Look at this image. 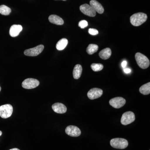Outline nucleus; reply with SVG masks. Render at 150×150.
I'll return each mask as SVG.
<instances>
[{"label": "nucleus", "mask_w": 150, "mask_h": 150, "mask_svg": "<svg viewBox=\"0 0 150 150\" xmlns=\"http://www.w3.org/2000/svg\"><path fill=\"white\" fill-rule=\"evenodd\" d=\"M68 40L66 38H64L59 40L56 45V49L59 51L64 50L68 45Z\"/></svg>", "instance_id": "18"}, {"label": "nucleus", "mask_w": 150, "mask_h": 150, "mask_svg": "<svg viewBox=\"0 0 150 150\" xmlns=\"http://www.w3.org/2000/svg\"><path fill=\"white\" fill-rule=\"evenodd\" d=\"M1 87L0 86V91H1Z\"/></svg>", "instance_id": "29"}, {"label": "nucleus", "mask_w": 150, "mask_h": 150, "mask_svg": "<svg viewBox=\"0 0 150 150\" xmlns=\"http://www.w3.org/2000/svg\"><path fill=\"white\" fill-rule=\"evenodd\" d=\"M9 150H20L18 149H17V148H14V149H10Z\"/></svg>", "instance_id": "27"}, {"label": "nucleus", "mask_w": 150, "mask_h": 150, "mask_svg": "<svg viewBox=\"0 0 150 150\" xmlns=\"http://www.w3.org/2000/svg\"><path fill=\"white\" fill-rule=\"evenodd\" d=\"M100 57L103 60L109 59L111 55V51L110 48H107L102 50L100 52Z\"/></svg>", "instance_id": "17"}, {"label": "nucleus", "mask_w": 150, "mask_h": 150, "mask_svg": "<svg viewBox=\"0 0 150 150\" xmlns=\"http://www.w3.org/2000/svg\"><path fill=\"white\" fill-rule=\"evenodd\" d=\"M65 131L67 135L71 137H78L81 134L80 129L76 126H67Z\"/></svg>", "instance_id": "10"}, {"label": "nucleus", "mask_w": 150, "mask_h": 150, "mask_svg": "<svg viewBox=\"0 0 150 150\" xmlns=\"http://www.w3.org/2000/svg\"><path fill=\"white\" fill-rule=\"evenodd\" d=\"M110 144L115 149H123L127 147L129 143L127 140L123 138H115L110 140Z\"/></svg>", "instance_id": "3"}, {"label": "nucleus", "mask_w": 150, "mask_h": 150, "mask_svg": "<svg viewBox=\"0 0 150 150\" xmlns=\"http://www.w3.org/2000/svg\"><path fill=\"white\" fill-rule=\"evenodd\" d=\"M22 29V26L20 25H13L11 26L10 29V35L12 37H16L19 34Z\"/></svg>", "instance_id": "14"}, {"label": "nucleus", "mask_w": 150, "mask_h": 150, "mask_svg": "<svg viewBox=\"0 0 150 150\" xmlns=\"http://www.w3.org/2000/svg\"><path fill=\"white\" fill-rule=\"evenodd\" d=\"M91 67L94 71L96 72L101 71L103 68V65L100 64H93Z\"/></svg>", "instance_id": "22"}, {"label": "nucleus", "mask_w": 150, "mask_h": 150, "mask_svg": "<svg viewBox=\"0 0 150 150\" xmlns=\"http://www.w3.org/2000/svg\"><path fill=\"white\" fill-rule=\"evenodd\" d=\"M103 90L98 88H93L90 90L88 92L87 96L91 100H94L99 98L103 94Z\"/></svg>", "instance_id": "11"}, {"label": "nucleus", "mask_w": 150, "mask_h": 150, "mask_svg": "<svg viewBox=\"0 0 150 150\" xmlns=\"http://www.w3.org/2000/svg\"><path fill=\"white\" fill-rule=\"evenodd\" d=\"M88 25V23L86 20L81 21L79 23V26L81 28H84L87 27Z\"/></svg>", "instance_id": "23"}, {"label": "nucleus", "mask_w": 150, "mask_h": 150, "mask_svg": "<svg viewBox=\"0 0 150 150\" xmlns=\"http://www.w3.org/2000/svg\"><path fill=\"white\" fill-rule=\"evenodd\" d=\"M135 120V115L134 112L127 111L124 112L121 117V122L123 125H127L133 123Z\"/></svg>", "instance_id": "5"}, {"label": "nucleus", "mask_w": 150, "mask_h": 150, "mask_svg": "<svg viewBox=\"0 0 150 150\" xmlns=\"http://www.w3.org/2000/svg\"><path fill=\"white\" fill-rule=\"evenodd\" d=\"M82 67L81 65L77 64L75 66L73 70V76L75 79H79L82 72Z\"/></svg>", "instance_id": "16"}, {"label": "nucleus", "mask_w": 150, "mask_h": 150, "mask_svg": "<svg viewBox=\"0 0 150 150\" xmlns=\"http://www.w3.org/2000/svg\"><path fill=\"white\" fill-rule=\"evenodd\" d=\"M124 71L126 74H129L131 72V70L128 68H126L124 69Z\"/></svg>", "instance_id": "26"}, {"label": "nucleus", "mask_w": 150, "mask_h": 150, "mask_svg": "<svg viewBox=\"0 0 150 150\" xmlns=\"http://www.w3.org/2000/svg\"><path fill=\"white\" fill-rule=\"evenodd\" d=\"M135 59L137 64L142 69H146L149 67V60L144 54L140 53H137L135 55Z\"/></svg>", "instance_id": "2"}, {"label": "nucleus", "mask_w": 150, "mask_h": 150, "mask_svg": "<svg viewBox=\"0 0 150 150\" xmlns=\"http://www.w3.org/2000/svg\"><path fill=\"white\" fill-rule=\"evenodd\" d=\"M147 16L143 13L134 14L130 17L131 24L134 26H139L146 21Z\"/></svg>", "instance_id": "1"}, {"label": "nucleus", "mask_w": 150, "mask_h": 150, "mask_svg": "<svg viewBox=\"0 0 150 150\" xmlns=\"http://www.w3.org/2000/svg\"><path fill=\"white\" fill-rule=\"evenodd\" d=\"M13 108L11 104L4 105L0 106V116L3 118H7L12 115Z\"/></svg>", "instance_id": "4"}, {"label": "nucleus", "mask_w": 150, "mask_h": 150, "mask_svg": "<svg viewBox=\"0 0 150 150\" xmlns=\"http://www.w3.org/2000/svg\"><path fill=\"white\" fill-rule=\"evenodd\" d=\"M11 11V9L5 5L0 6V13L3 15L7 16L10 14Z\"/></svg>", "instance_id": "21"}, {"label": "nucleus", "mask_w": 150, "mask_h": 150, "mask_svg": "<svg viewBox=\"0 0 150 150\" xmlns=\"http://www.w3.org/2000/svg\"><path fill=\"white\" fill-rule=\"evenodd\" d=\"M39 84L40 82L37 80L32 78H29L26 79L23 82L22 86L23 88L30 89L37 87L39 86Z\"/></svg>", "instance_id": "6"}, {"label": "nucleus", "mask_w": 150, "mask_h": 150, "mask_svg": "<svg viewBox=\"0 0 150 150\" xmlns=\"http://www.w3.org/2000/svg\"><path fill=\"white\" fill-rule=\"evenodd\" d=\"M139 91L142 94L144 95L149 94L150 93V83L144 84L139 88Z\"/></svg>", "instance_id": "19"}, {"label": "nucleus", "mask_w": 150, "mask_h": 150, "mask_svg": "<svg viewBox=\"0 0 150 150\" xmlns=\"http://www.w3.org/2000/svg\"><path fill=\"white\" fill-rule=\"evenodd\" d=\"M80 10L82 13L90 17H94L96 15V12L91 6L87 4L82 5L80 7Z\"/></svg>", "instance_id": "9"}, {"label": "nucleus", "mask_w": 150, "mask_h": 150, "mask_svg": "<svg viewBox=\"0 0 150 150\" xmlns=\"http://www.w3.org/2000/svg\"><path fill=\"white\" fill-rule=\"evenodd\" d=\"M126 103V100L121 97L114 98L109 101L110 105L115 108H121L125 105Z\"/></svg>", "instance_id": "8"}, {"label": "nucleus", "mask_w": 150, "mask_h": 150, "mask_svg": "<svg viewBox=\"0 0 150 150\" xmlns=\"http://www.w3.org/2000/svg\"><path fill=\"white\" fill-rule=\"evenodd\" d=\"M49 21L51 23L58 25H62L64 24V21L63 19L56 15H51L48 18Z\"/></svg>", "instance_id": "15"}, {"label": "nucleus", "mask_w": 150, "mask_h": 150, "mask_svg": "<svg viewBox=\"0 0 150 150\" xmlns=\"http://www.w3.org/2000/svg\"><path fill=\"white\" fill-rule=\"evenodd\" d=\"M90 5L91 6L95 11L99 14H102L104 12V9L100 3L96 0H91L90 2Z\"/></svg>", "instance_id": "13"}, {"label": "nucleus", "mask_w": 150, "mask_h": 150, "mask_svg": "<svg viewBox=\"0 0 150 150\" xmlns=\"http://www.w3.org/2000/svg\"><path fill=\"white\" fill-rule=\"evenodd\" d=\"M88 31L89 33L92 35H96L98 33V30H97L94 29V28H89Z\"/></svg>", "instance_id": "24"}, {"label": "nucleus", "mask_w": 150, "mask_h": 150, "mask_svg": "<svg viewBox=\"0 0 150 150\" xmlns=\"http://www.w3.org/2000/svg\"><path fill=\"white\" fill-rule=\"evenodd\" d=\"M62 1H67V0H62Z\"/></svg>", "instance_id": "30"}, {"label": "nucleus", "mask_w": 150, "mask_h": 150, "mask_svg": "<svg viewBox=\"0 0 150 150\" xmlns=\"http://www.w3.org/2000/svg\"><path fill=\"white\" fill-rule=\"evenodd\" d=\"M98 49V46L96 44H90L88 46L86 52L89 55H92L96 52Z\"/></svg>", "instance_id": "20"}, {"label": "nucleus", "mask_w": 150, "mask_h": 150, "mask_svg": "<svg viewBox=\"0 0 150 150\" xmlns=\"http://www.w3.org/2000/svg\"><path fill=\"white\" fill-rule=\"evenodd\" d=\"M44 49L43 45H38L34 48H30L25 51L24 54L29 56H35L40 54Z\"/></svg>", "instance_id": "7"}, {"label": "nucleus", "mask_w": 150, "mask_h": 150, "mask_svg": "<svg viewBox=\"0 0 150 150\" xmlns=\"http://www.w3.org/2000/svg\"><path fill=\"white\" fill-rule=\"evenodd\" d=\"M127 62L126 61H123L122 62V64H121V66H122V68H123V69H125L126 67V65H127Z\"/></svg>", "instance_id": "25"}, {"label": "nucleus", "mask_w": 150, "mask_h": 150, "mask_svg": "<svg viewBox=\"0 0 150 150\" xmlns=\"http://www.w3.org/2000/svg\"><path fill=\"white\" fill-rule=\"evenodd\" d=\"M2 134V132L1 131H0V136H1Z\"/></svg>", "instance_id": "28"}, {"label": "nucleus", "mask_w": 150, "mask_h": 150, "mask_svg": "<svg viewBox=\"0 0 150 150\" xmlns=\"http://www.w3.org/2000/svg\"><path fill=\"white\" fill-rule=\"evenodd\" d=\"M52 108L54 112L60 114L64 113L67 111V108L64 105L59 103H54L52 105Z\"/></svg>", "instance_id": "12"}]
</instances>
